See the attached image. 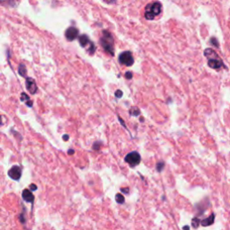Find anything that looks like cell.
Here are the masks:
<instances>
[{"label": "cell", "mask_w": 230, "mask_h": 230, "mask_svg": "<svg viewBox=\"0 0 230 230\" xmlns=\"http://www.w3.org/2000/svg\"><path fill=\"white\" fill-rule=\"evenodd\" d=\"M101 45L104 48V50L109 53L110 55L113 56L114 55V42H113V37L110 34L108 31H104L103 35L100 40Z\"/></svg>", "instance_id": "obj_1"}, {"label": "cell", "mask_w": 230, "mask_h": 230, "mask_svg": "<svg viewBox=\"0 0 230 230\" xmlns=\"http://www.w3.org/2000/svg\"><path fill=\"white\" fill-rule=\"evenodd\" d=\"M162 11V5L160 2H153L148 4L145 9V17L147 20H153L156 15H160Z\"/></svg>", "instance_id": "obj_2"}, {"label": "cell", "mask_w": 230, "mask_h": 230, "mask_svg": "<svg viewBox=\"0 0 230 230\" xmlns=\"http://www.w3.org/2000/svg\"><path fill=\"white\" fill-rule=\"evenodd\" d=\"M141 157L140 155L138 152H131L128 154L125 157V161L129 164L130 166H136L140 163Z\"/></svg>", "instance_id": "obj_3"}, {"label": "cell", "mask_w": 230, "mask_h": 230, "mask_svg": "<svg viewBox=\"0 0 230 230\" xmlns=\"http://www.w3.org/2000/svg\"><path fill=\"white\" fill-rule=\"evenodd\" d=\"M119 61L125 65V66H128V67H129V66L133 65L134 63V58L132 57V54H131V52L129 51H124L122 52L120 56H119Z\"/></svg>", "instance_id": "obj_4"}, {"label": "cell", "mask_w": 230, "mask_h": 230, "mask_svg": "<svg viewBox=\"0 0 230 230\" xmlns=\"http://www.w3.org/2000/svg\"><path fill=\"white\" fill-rule=\"evenodd\" d=\"M66 38L67 40L72 42L78 36V30L76 27H69L67 31H66Z\"/></svg>", "instance_id": "obj_5"}, {"label": "cell", "mask_w": 230, "mask_h": 230, "mask_svg": "<svg viewBox=\"0 0 230 230\" xmlns=\"http://www.w3.org/2000/svg\"><path fill=\"white\" fill-rule=\"evenodd\" d=\"M8 175H9L12 179H14V180L17 181V180H19V179L21 178V175H22V170H21V168H20L19 166H13V167L9 170V172H8Z\"/></svg>", "instance_id": "obj_6"}, {"label": "cell", "mask_w": 230, "mask_h": 230, "mask_svg": "<svg viewBox=\"0 0 230 230\" xmlns=\"http://www.w3.org/2000/svg\"><path fill=\"white\" fill-rule=\"evenodd\" d=\"M26 87H27V90L31 93H35L36 91H37V85H36V83L35 81L31 78V77H28L26 79Z\"/></svg>", "instance_id": "obj_7"}, {"label": "cell", "mask_w": 230, "mask_h": 230, "mask_svg": "<svg viewBox=\"0 0 230 230\" xmlns=\"http://www.w3.org/2000/svg\"><path fill=\"white\" fill-rule=\"evenodd\" d=\"M208 65H209V67L211 68V69H218L223 66V62L218 58H211V59H209Z\"/></svg>", "instance_id": "obj_8"}, {"label": "cell", "mask_w": 230, "mask_h": 230, "mask_svg": "<svg viewBox=\"0 0 230 230\" xmlns=\"http://www.w3.org/2000/svg\"><path fill=\"white\" fill-rule=\"evenodd\" d=\"M22 196H23V199L27 202H32L34 200V196L32 195V193L29 190H23Z\"/></svg>", "instance_id": "obj_9"}, {"label": "cell", "mask_w": 230, "mask_h": 230, "mask_svg": "<svg viewBox=\"0 0 230 230\" xmlns=\"http://www.w3.org/2000/svg\"><path fill=\"white\" fill-rule=\"evenodd\" d=\"M204 55L209 58V59H211V58H218V55L215 52V50H213L212 49H206L204 50Z\"/></svg>", "instance_id": "obj_10"}, {"label": "cell", "mask_w": 230, "mask_h": 230, "mask_svg": "<svg viewBox=\"0 0 230 230\" xmlns=\"http://www.w3.org/2000/svg\"><path fill=\"white\" fill-rule=\"evenodd\" d=\"M214 218H215L214 214H211V216H210V218H205L203 220H201V225L203 226H207L212 225L213 222H214Z\"/></svg>", "instance_id": "obj_11"}, {"label": "cell", "mask_w": 230, "mask_h": 230, "mask_svg": "<svg viewBox=\"0 0 230 230\" xmlns=\"http://www.w3.org/2000/svg\"><path fill=\"white\" fill-rule=\"evenodd\" d=\"M79 43H80L81 46L85 47V46H86L87 44L90 43V41H89L88 37L84 34V35H81V36L79 37Z\"/></svg>", "instance_id": "obj_12"}, {"label": "cell", "mask_w": 230, "mask_h": 230, "mask_svg": "<svg viewBox=\"0 0 230 230\" xmlns=\"http://www.w3.org/2000/svg\"><path fill=\"white\" fill-rule=\"evenodd\" d=\"M18 72H19V74H20L22 77H25V76H26V68H25V66H24L23 64H21V65L19 66Z\"/></svg>", "instance_id": "obj_13"}, {"label": "cell", "mask_w": 230, "mask_h": 230, "mask_svg": "<svg viewBox=\"0 0 230 230\" xmlns=\"http://www.w3.org/2000/svg\"><path fill=\"white\" fill-rule=\"evenodd\" d=\"M129 113H130L131 115H133V116H138V115H139L140 111H139L137 107H133V108H131V109H130Z\"/></svg>", "instance_id": "obj_14"}, {"label": "cell", "mask_w": 230, "mask_h": 230, "mask_svg": "<svg viewBox=\"0 0 230 230\" xmlns=\"http://www.w3.org/2000/svg\"><path fill=\"white\" fill-rule=\"evenodd\" d=\"M115 200H116V202H117L118 203L122 204V203L124 202V197H123L121 194L118 193V194H116V196H115Z\"/></svg>", "instance_id": "obj_15"}, {"label": "cell", "mask_w": 230, "mask_h": 230, "mask_svg": "<svg viewBox=\"0 0 230 230\" xmlns=\"http://www.w3.org/2000/svg\"><path fill=\"white\" fill-rule=\"evenodd\" d=\"M201 224V220L200 219H198L197 218H194L193 219H192V223H191V225H192V226L193 227H195V228H197L199 226V225Z\"/></svg>", "instance_id": "obj_16"}, {"label": "cell", "mask_w": 230, "mask_h": 230, "mask_svg": "<svg viewBox=\"0 0 230 230\" xmlns=\"http://www.w3.org/2000/svg\"><path fill=\"white\" fill-rule=\"evenodd\" d=\"M165 167V164H164V162H159V163H157V165H156V169H157V171L158 172H161L162 170H163V168Z\"/></svg>", "instance_id": "obj_17"}, {"label": "cell", "mask_w": 230, "mask_h": 230, "mask_svg": "<svg viewBox=\"0 0 230 230\" xmlns=\"http://www.w3.org/2000/svg\"><path fill=\"white\" fill-rule=\"evenodd\" d=\"M210 43H211L212 45L216 46V47H218V42L217 39H215V38H211V39H210Z\"/></svg>", "instance_id": "obj_18"}, {"label": "cell", "mask_w": 230, "mask_h": 230, "mask_svg": "<svg viewBox=\"0 0 230 230\" xmlns=\"http://www.w3.org/2000/svg\"><path fill=\"white\" fill-rule=\"evenodd\" d=\"M25 100H27V101H29V96L27 95V94H25L24 93H22V97H21V101H25Z\"/></svg>", "instance_id": "obj_19"}, {"label": "cell", "mask_w": 230, "mask_h": 230, "mask_svg": "<svg viewBox=\"0 0 230 230\" xmlns=\"http://www.w3.org/2000/svg\"><path fill=\"white\" fill-rule=\"evenodd\" d=\"M132 73L131 72H129V71H128V72H126V74H125V77L127 78V79H131L132 78Z\"/></svg>", "instance_id": "obj_20"}, {"label": "cell", "mask_w": 230, "mask_h": 230, "mask_svg": "<svg viewBox=\"0 0 230 230\" xmlns=\"http://www.w3.org/2000/svg\"><path fill=\"white\" fill-rule=\"evenodd\" d=\"M115 96H116L117 98H120V97L122 96V91L117 90V91L115 92Z\"/></svg>", "instance_id": "obj_21"}, {"label": "cell", "mask_w": 230, "mask_h": 230, "mask_svg": "<svg viewBox=\"0 0 230 230\" xmlns=\"http://www.w3.org/2000/svg\"><path fill=\"white\" fill-rule=\"evenodd\" d=\"M99 147H100V143H97V142H95L93 144V148L94 150H98V149H99Z\"/></svg>", "instance_id": "obj_22"}, {"label": "cell", "mask_w": 230, "mask_h": 230, "mask_svg": "<svg viewBox=\"0 0 230 230\" xmlns=\"http://www.w3.org/2000/svg\"><path fill=\"white\" fill-rule=\"evenodd\" d=\"M104 1L108 3V4H112V3H114L116 1V0H104Z\"/></svg>", "instance_id": "obj_23"}, {"label": "cell", "mask_w": 230, "mask_h": 230, "mask_svg": "<svg viewBox=\"0 0 230 230\" xmlns=\"http://www.w3.org/2000/svg\"><path fill=\"white\" fill-rule=\"evenodd\" d=\"M30 188H31V190H34V191H35V190L37 189V187H36L35 184H31V185H30Z\"/></svg>", "instance_id": "obj_24"}, {"label": "cell", "mask_w": 230, "mask_h": 230, "mask_svg": "<svg viewBox=\"0 0 230 230\" xmlns=\"http://www.w3.org/2000/svg\"><path fill=\"white\" fill-rule=\"evenodd\" d=\"M121 191L124 193H129V188H124V189H121Z\"/></svg>", "instance_id": "obj_25"}, {"label": "cell", "mask_w": 230, "mask_h": 230, "mask_svg": "<svg viewBox=\"0 0 230 230\" xmlns=\"http://www.w3.org/2000/svg\"><path fill=\"white\" fill-rule=\"evenodd\" d=\"M63 139H64V140H66V141H67V140H68V139H69V137L68 135H64Z\"/></svg>", "instance_id": "obj_26"}, {"label": "cell", "mask_w": 230, "mask_h": 230, "mask_svg": "<svg viewBox=\"0 0 230 230\" xmlns=\"http://www.w3.org/2000/svg\"><path fill=\"white\" fill-rule=\"evenodd\" d=\"M69 155H73V154H74V150H73V149L69 150Z\"/></svg>", "instance_id": "obj_27"}, {"label": "cell", "mask_w": 230, "mask_h": 230, "mask_svg": "<svg viewBox=\"0 0 230 230\" xmlns=\"http://www.w3.org/2000/svg\"><path fill=\"white\" fill-rule=\"evenodd\" d=\"M27 105L31 107V106H32V103H31V102H28V103H27Z\"/></svg>", "instance_id": "obj_28"}, {"label": "cell", "mask_w": 230, "mask_h": 230, "mask_svg": "<svg viewBox=\"0 0 230 230\" xmlns=\"http://www.w3.org/2000/svg\"><path fill=\"white\" fill-rule=\"evenodd\" d=\"M190 227L188 226H183V229H189Z\"/></svg>", "instance_id": "obj_29"}]
</instances>
